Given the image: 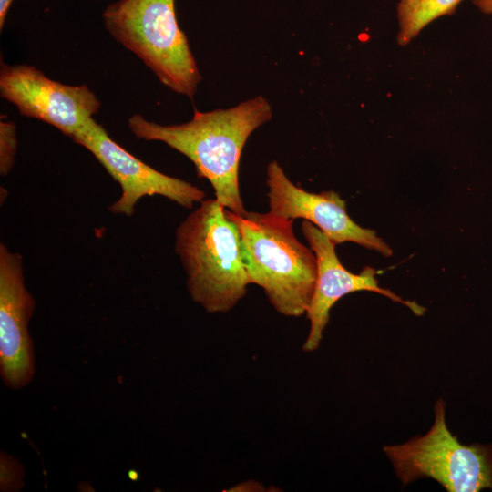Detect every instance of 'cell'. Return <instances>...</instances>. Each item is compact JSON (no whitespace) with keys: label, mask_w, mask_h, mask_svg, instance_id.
<instances>
[{"label":"cell","mask_w":492,"mask_h":492,"mask_svg":"<svg viewBox=\"0 0 492 492\" xmlns=\"http://www.w3.org/2000/svg\"><path fill=\"white\" fill-rule=\"evenodd\" d=\"M272 116L268 100L258 96L225 109H195L192 118L182 124L160 125L134 114L128 126L136 138L165 143L186 156L199 177L210 183L215 199L228 210L242 216L247 210L239 185L241 155L251 134Z\"/></svg>","instance_id":"cell-1"},{"label":"cell","mask_w":492,"mask_h":492,"mask_svg":"<svg viewBox=\"0 0 492 492\" xmlns=\"http://www.w3.org/2000/svg\"><path fill=\"white\" fill-rule=\"evenodd\" d=\"M175 251L191 299L210 313H227L251 284L238 226L216 200H203L179 223Z\"/></svg>","instance_id":"cell-2"},{"label":"cell","mask_w":492,"mask_h":492,"mask_svg":"<svg viewBox=\"0 0 492 492\" xmlns=\"http://www.w3.org/2000/svg\"><path fill=\"white\" fill-rule=\"evenodd\" d=\"M226 210L238 226L251 283L261 287L272 307L288 317L306 313L313 293L317 261L314 251L295 237L293 220L270 212L240 216Z\"/></svg>","instance_id":"cell-3"},{"label":"cell","mask_w":492,"mask_h":492,"mask_svg":"<svg viewBox=\"0 0 492 492\" xmlns=\"http://www.w3.org/2000/svg\"><path fill=\"white\" fill-rule=\"evenodd\" d=\"M105 28L173 92L192 99L201 81L175 0H118L102 14Z\"/></svg>","instance_id":"cell-4"},{"label":"cell","mask_w":492,"mask_h":492,"mask_svg":"<svg viewBox=\"0 0 492 492\" xmlns=\"http://www.w3.org/2000/svg\"><path fill=\"white\" fill-rule=\"evenodd\" d=\"M445 405L442 399L436 402L435 421L425 435L384 447L396 476L404 485L430 477L448 492L492 488V445L461 444L447 428Z\"/></svg>","instance_id":"cell-5"},{"label":"cell","mask_w":492,"mask_h":492,"mask_svg":"<svg viewBox=\"0 0 492 492\" xmlns=\"http://www.w3.org/2000/svg\"><path fill=\"white\" fill-rule=\"evenodd\" d=\"M71 139L93 154L120 185V197L108 208L114 214L132 216L138 201L146 196L159 195L187 209L204 200V191L197 186L164 174L130 154L94 118Z\"/></svg>","instance_id":"cell-6"},{"label":"cell","mask_w":492,"mask_h":492,"mask_svg":"<svg viewBox=\"0 0 492 492\" xmlns=\"http://www.w3.org/2000/svg\"><path fill=\"white\" fill-rule=\"evenodd\" d=\"M1 97L20 114L47 123L70 138L101 107L87 85H66L28 65H1Z\"/></svg>","instance_id":"cell-7"},{"label":"cell","mask_w":492,"mask_h":492,"mask_svg":"<svg viewBox=\"0 0 492 492\" xmlns=\"http://www.w3.org/2000/svg\"><path fill=\"white\" fill-rule=\"evenodd\" d=\"M269 212L286 219H303L319 228L336 245L345 241L390 257L389 245L374 230L355 223L345 201L333 190L308 192L294 185L276 160L267 166Z\"/></svg>","instance_id":"cell-8"},{"label":"cell","mask_w":492,"mask_h":492,"mask_svg":"<svg viewBox=\"0 0 492 492\" xmlns=\"http://www.w3.org/2000/svg\"><path fill=\"white\" fill-rule=\"evenodd\" d=\"M35 300L25 284L23 259L0 244V374L5 386L20 389L35 374L28 323Z\"/></svg>","instance_id":"cell-9"},{"label":"cell","mask_w":492,"mask_h":492,"mask_svg":"<svg viewBox=\"0 0 492 492\" xmlns=\"http://www.w3.org/2000/svg\"><path fill=\"white\" fill-rule=\"evenodd\" d=\"M302 231L317 261L315 286L306 312L310 330L302 345L304 352H313L319 347L331 308L342 297L352 292H374L407 306L416 315L424 314V307L403 300L392 291L381 287L375 277L377 271L373 267L367 266L358 274L349 272L337 257L336 244L314 224L303 220Z\"/></svg>","instance_id":"cell-10"},{"label":"cell","mask_w":492,"mask_h":492,"mask_svg":"<svg viewBox=\"0 0 492 492\" xmlns=\"http://www.w3.org/2000/svg\"><path fill=\"white\" fill-rule=\"evenodd\" d=\"M461 0H400L397 4L398 32L396 40L400 46L408 45L434 20L452 15Z\"/></svg>","instance_id":"cell-11"},{"label":"cell","mask_w":492,"mask_h":492,"mask_svg":"<svg viewBox=\"0 0 492 492\" xmlns=\"http://www.w3.org/2000/svg\"><path fill=\"white\" fill-rule=\"evenodd\" d=\"M17 150L15 125L13 121H0V173L7 175L13 168Z\"/></svg>","instance_id":"cell-12"},{"label":"cell","mask_w":492,"mask_h":492,"mask_svg":"<svg viewBox=\"0 0 492 492\" xmlns=\"http://www.w3.org/2000/svg\"><path fill=\"white\" fill-rule=\"evenodd\" d=\"M0 474L1 491H18L23 487L25 468L17 459L5 452L0 455Z\"/></svg>","instance_id":"cell-13"},{"label":"cell","mask_w":492,"mask_h":492,"mask_svg":"<svg viewBox=\"0 0 492 492\" xmlns=\"http://www.w3.org/2000/svg\"><path fill=\"white\" fill-rule=\"evenodd\" d=\"M15 0H0V30L5 24L6 15Z\"/></svg>","instance_id":"cell-14"},{"label":"cell","mask_w":492,"mask_h":492,"mask_svg":"<svg viewBox=\"0 0 492 492\" xmlns=\"http://www.w3.org/2000/svg\"><path fill=\"white\" fill-rule=\"evenodd\" d=\"M473 4L482 13L492 15V0H473Z\"/></svg>","instance_id":"cell-15"}]
</instances>
